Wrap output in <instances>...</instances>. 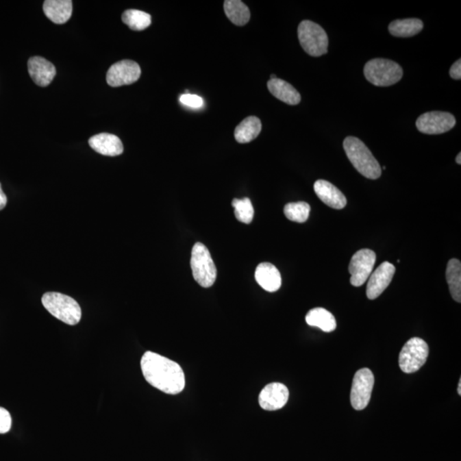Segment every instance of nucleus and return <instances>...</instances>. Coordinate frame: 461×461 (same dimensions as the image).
<instances>
[{"mask_svg": "<svg viewBox=\"0 0 461 461\" xmlns=\"http://www.w3.org/2000/svg\"><path fill=\"white\" fill-rule=\"evenodd\" d=\"M45 308L58 320L69 325L78 324L82 319V308L72 297L58 292H47L42 297Z\"/></svg>", "mask_w": 461, "mask_h": 461, "instance_id": "7ed1b4c3", "label": "nucleus"}, {"mask_svg": "<svg viewBox=\"0 0 461 461\" xmlns=\"http://www.w3.org/2000/svg\"><path fill=\"white\" fill-rule=\"evenodd\" d=\"M374 386V375L369 369H360L353 377L350 401L356 410H363L369 405Z\"/></svg>", "mask_w": 461, "mask_h": 461, "instance_id": "6e6552de", "label": "nucleus"}, {"mask_svg": "<svg viewBox=\"0 0 461 461\" xmlns=\"http://www.w3.org/2000/svg\"><path fill=\"white\" fill-rule=\"evenodd\" d=\"M261 131L262 123L259 118L249 116L236 127L234 136L238 143H249L258 137Z\"/></svg>", "mask_w": 461, "mask_h": 461, "instance_id": "412c9836", "label": "nucleus"}, {"mask_svg": "<svg viewBox=\"0 0 461 461\" xmlns=\"http://www.w3.org/2000/svg\"><path fill=\"white\" fill-rule=\"evenodd\" d=\"M449 75L451 76L453 79H460L461 78V60L459 59L458 61H456L455 64L452 65L451 68L449 71Z\"/></svg>", "mask_w": 461, "mask_h": 461, "instance_id": "c756f323", "label": "nucleus"}, {"mask_svg": "<svg viewBox=\"0 0 461 461\" xmlns=\"http://www.w3.org/2000/svg\"><path fill=\"white\" fill-rule=\"evenodd\" d=\"M12 428V417L6 409L0 408V434H5Z\"/></svg>", "mask_w": 461, "mask_h": 461, "instance_id": "c85d7f7f", "label": "nucleus"}, {"mask_svg": "<svg viewBox=\"0 0 461 461\" xmlns=\"http://www.w3.org/2000/svg\"><path fill=\"white\" fill-rule=\"evenodd\" d=\"M276 75H271V79H276Z\"/></svg>", "mask_w": 461, "mask_h": 461, "instance_id": "72a5a7b5", "label": "nucleus"}, {"mask_svg": "<svg viewBox=\"0 0 461 461\" xmlns=\"http://www.w3.org/2000/svg\"><path fill=\"white\" fill-rule=\"evenodd\" d=\"M364 75L370 83L377 86L396 84L403 76V71L396 62L384 58H374L364 67Z\"/></svg>", "mask_w": 461, "mask_h": 461, "instance_id": "20e7f679", "label": "nucleus"}, {"mask_svg": "<svg viewBox=\"0 0 461 461\" xmlns=\"http://www.w3.org/2000/svg\"><path fill=\"white\" fill-rule=\"evenodd\" d=\"M89 145L98 153L108 157H116L123 152L121 140L114 134L103 133L95 135L90 138Z\"/></svg>", "mask_w": 461, "mask_h": 461, "instance_id": "dca6fc26", "label": "nucleus"}, {"mask_svg": "<svg viewBox=\"0 0 461 461\" xmlns=\"http://www.w3.org/2000/svg\"><path fill=\"white\" fill-rule=\"evenodd\" d=\"M447 282L450 294L457 303L461 301V262L460 260L451 259L447 266Z\"/></svg>", "mask_w": 461, "mask_h": 461, "instance_id": "b1692460", "label": "nucleus"}, {"mask_svg": "<svg viewBox=\"0 0 461 461\" xmlns=\"http://www.w3.org/2000/svg\"><path fill=\"white\" fill-rule=\"evenodd\" d=\"M429 355V347L419 338H412L406 342L399 356V366L405 373L417 372L425 365Z\"/></svg>", "mask_w": 461, "mask_h": 461, "instance_id": "0eeeda50", "label": "nucleus"}, {"mask_svg": "<svg viewBox=\"0 0 461 461\" xmlns=\"http://www.w3.org/2000/svg\"><path fill=\"white\" fill-rule=\"evenodd\" d=\"M306 322L310 327L320 328L325 332H332L337 328L334 314L323 308H315L306 315Z\"/></svg>", "mask_w": 461, "mask_h": 461, "instance_id": "aec40b11", "label": "nucleus"}, {"mask_svg": "<svg viewBox=\"0 0 461 461\" xmlns=\"http://www.w3.org/2000/svg\"><path fill=\"white\" fill-rule=\"evenodd\" d=\"M141 369L145 380L151 386L166 394L177 395L186 386L185 374L178 363L147 351L141 359Z\"/></svg>", "mask_w": 461, "mask_h": 461, "instance_id": "f257e3e1", "label": "nucleus"}, {"mask_svg": "<svg viewBox=\"0 0 461 461\" xmlns=\"http://www.w3.org/2000/svg\"><path fill=\"white\" fill-rule=\"evenodd\" d=\"M194 279L203 288H209L216 282L217 269L209 249L202 242H196L190 258Z\"/></svg>", "mask_w": 461, "mask_h": 461, "instance_id": "39448f33", "label": "nucleus"}, {"mask_svg": "<svg viewBox=\"0 0 461 461\" xmlns=\"http://www.w3.org/2000/svg\"><path fill=\"white\" fill-rule=\"evenodd\" d=\"M396 268L391 263L383 262L375 271L371 273L366 286V296L370 300L376 299L390 286Z\"/></svg>", "mask_w": 461, "mask_h": 461, "instance_id": "ddd939ff", "label": "nucleus"}, {"mask_svg": "<svg viewBox=\"0 0 461 461\" xmlns=\"http://www.w3.org/2000/svg\"><path fill=\"white\" fill-rule=\"evenodd\" d=\"M458 394L461 395V379H460L459 386H458Z\"/></svg>", "mask_w": 461, "mask_h": 461, "instance_id": "473e14b6", "label": "nucleus"}, {"mask_svg": "<svg viewBox=\"0 0 461 461\" xmlns=\"http://www.w3.org/2000/svg\"><path fill=\"white\" fill-rule=\"evenodd\" d=\"M268 88L272 95L287 105H297L301 102V95L297 90L282 79H270Z\"/></svg>", "mask_w": 461, "mask_h": 461, "instance_id": "6ab92c4d", "label": "nucleus"}, {"mask_svg": "<svg viewBox=\"0 0 461 461\" xmlns=\"http://www.w3.org/2000/svg\"><path fill=\"white\" fill-rule=\"evenodd\" d=\"M7 203V197L2 190L1 184H0V210L5 209Z\"/></svg>", "mask_w": 461, "mask_h": 461, "instance_id": "7c9ffc66", "label": "nucleus"}, {"mask_svg": "<svg viewBox=\"0 0 461 461\" xmlns=\"http://www.w3.org/2000/svg\"><path fill=\"white\" fill-rule=\"evenodd\" d=\"M456 117L452 114L432 112L423 114L416 121L418 130L425 134H442L456 126Z\"/></svg>", "mask_w": 461, "mask_h": 461, "instance_id": "9d476101", "label": "nucleus"}, {"mask_svg": "<svg viewBox=\"0 0 461 461\" xmlns=\"http://www.w3.org/2000/svg\"><path fill=\"white\" fill-rule=\"evenodd\" d=\"M289 399V390L285 384L272 383L263 388L259 396V404L266 411H276L285 407Z\"/></svg>", "mask_w": 461, "mask_h": 461, "instance_id": "f8f14e48", "label": "nucleus"}, {"mask_svg": "<svg viewBox=\"0 0 461 461\" xmlns=\"http://www.w3.org/2000/svg\"><path fill=\"white\" fill-rule=\"evenodd\" d=\"M298 39L301 47L312 57H321L327 54L329 40L327 33L311 21H303L298 26Z\"/></svg>", "mask_w": 461, "mask_h": 461, "instance_id": "423d86ee", "label": "nucleus"}, {"mask_svg": "<svg viewBox=\"0 0 461 461\" xmlns=\"http://www.w3.org/2000/svg\"><path fill=\"white\" fill-rule=\"evenodd\" d=\"M179 101L184 105L192 109H199L203 105V99L201 97L190 95V93H186V95L180 97Z\"/></svg>", "mask_w": 461, "mask_h": 461, "instance_id": "cd10ccee", "label": "nucleus"}, {"mask_svg": "<svg viewBox=\"0 0 461 461\" xmlns=\"http://www.w3.org/2000/svg\"><path fill=\"white\" fill-rule=\"evenodd\" d=\"M256 282L269 292H275L282 287V275L275 265L262 262L258 266L255 273Z\"/></svg>", "mask_w": 461, "mask_h": 461, "instance_id": "f3484780", "label": "nucleus"}, {"mask_svg": "<svg viewBox=\"0 0 461 461\" xmlns=\"http://www.w3.org/2000/svg\"><path fill=\"white\" fill-rule=\"evenodd\" d=\"M224 10L228 19L237 26H245L251 18L248 6L240 0H226Z\"/></svg>", "mask_w": 461, "mask_h": 461, "instance_id": "4be33fe9", "label": "nucleus"}, {"mask_svg": "<svg viewBox=\"0 0 461 461\" xmlns=\"http://www.w3.org/2000/svg\"><path fill=\"white\" fill-rule=\"evenodd\" d=\"M376 262L375 252L369 249H360L353 256L349 266L353 286L359 287L365 284L372 273Z\"/></svg>", "mask_w": 461, "mask_h": 461, "instance_id": "1a4fd4ad", "label": "nucleus"}, {"mask_svg": "<svg viewBox=\"0 0 461 461\" xmlns=\"http://www.w3.org/2000/svg\"><path fill=\"white\" fill-rule=\"evenodd\" d=\"M141 75L140 65L132 60H123L114 64L107 73V82L112 88L131 85Z\"/></svg>", "mask_w": 461, "mask_h": 461, "instance_id": "9b49d317", "label": "nucleus"}, {"mask_svg": "<svg viewBox=\"0 0 461 461\" xmlns=\"http://www.w3.org/2000/svg\"><path fill=\"white\" fill-rule=\"evenodd\" d=\"M314 189L319 199L332 209L342 210L346 206L347 199L344 194L327 180H317L314 183Z\"/></svg>", "mask_w": 461, "mask_h": 461, "instance_id": "2eb2a0df", "label": "nucleus"}, {"mask_svg": "<svg viewBox=\"0 0 461 461\" xmlns=\"http://www.w3.org/2000/svg\"><path fill=\"white\" fill-rule=\"evenodd\" d=\"M456 162L459 165L461 164V153H459L458 155L456 157Z\"/></svg>", "mask_w": 461, "mask_h": 461, "instance_id": "2f4dec72", "label": "nucleus"}, {"mask_svg": "<svg viewBox=\"0 0 461 461\" xmlns=\"http://www.w3.org/2000/svg\"><path fill=\"white\" fill-rule=\"evenodd\" d=\"M232 205L234 208L236 219L242 223H251L254 217V208L249 197L242 199H235L232 200Z\"/></svg>", "mask_w": 461, "mask_h": 461, "instance_id": "bb28decb", "label": "nucleus"}, {"mask_svg": "<svg viewBox=\"0 0 461 461\" xmlns=\"http://www.w3.org/2000/svg\"><path fill=\"white\" fill-rule=\"evenodd\" d=\"M123 22L132 30L142 31L147 29L151 23L150 14L138 10H127L121 16Z\"/></svg>", "mask_w": 461, "mask_h": 461, "instance_id": "393cba45", "label": "nucleus"}, {"mask_svg": "<svg viewBox=\"0 0 461 461\" xmlns=\"http://www.w3.org/2000/svg\"><path fill=\"white\" fill-rule=\"evenodd\" d=\"M27 68L34 83L42 88L49 86L57 74L55 66L41 57L31 58L27 62Z\"/></svg>", "mask_w": 461, "mask_h": 461, "instance_id": "4468645a", "label": "nucleus"}, {"mask_svg": "<svg viewBox=\"0 0 461 461\" xmlns=\"http://www.w3.org/2000/svg\"><path fill=\"white\" fill-rule=\"evenodd\" d=\"M344 148L347 157L360 175L370 179L379 178L382 169L362 140L356 137H347L344 141Z\"/></svg>", "mask_w": 461, "mask_h": 461, "instance_id": "f03ea898", "label": "nucleus"}, {"mask_svg": "<svg viewBox=\"0 0 461 461\" xmlns=\"http://www.w3.org/2000/svg\"><path fill=\"white\" fill-rule=\"evenodd\" d=\"M383 169H384V171H386V166H384V167H383Z\"/></svg>", "mask_w": 461, "mask_h": 461, "instance_id": "f704fd0d", "label": "nucleus"}, {"mask_svg": "<svg viewBox=\"0 0 461 461\" xmlns=\"http://www.w3.org/2000/svg\"><path fill=\"white\" fill-rule=\"evenodd\" d=\"M423 27L424 23L421 20L409 18L394 21L389 25V31L393 36L407 38L421 33Z\"/></svg>", "mask_w": 461, "mask_h": 461, "instance_id": "5701e85b", "label": "nucleus"}, {"mask_svg": "<svg viewBox=\"0 0 461 461\" xmlns=\"http://www.w3.org/2000/svg\"><path fill=\"white\" fill-rule=\"evenodd\" d=\"M45 15L56 24L67 23L72 16L73 3L71 0H47L44 2Z\"/></svg>", "mask_w": 461, "mask_h": 461, "instance_id": "a211bd4d", "label": "nucleus"}, {"mask_svg": "<svg viewBox=\"0 0 461 461\" xmlns=\"http://www.w3.org/2000/svg\"><path fill=\"white\" fill-rule=\"evenodd\" d=\"M284 213L287 219L295 223H303L310 217V205L305 202L287 203Z\"/></svg>", "mask_w": 461, "mask_h": 461, "instance_id": "a878e982", "label": "nucleus"}]
</instances>
